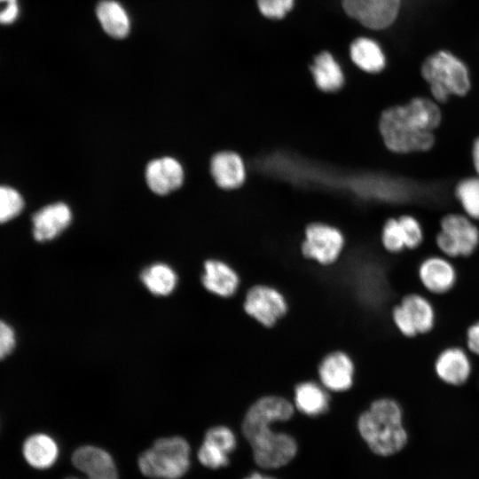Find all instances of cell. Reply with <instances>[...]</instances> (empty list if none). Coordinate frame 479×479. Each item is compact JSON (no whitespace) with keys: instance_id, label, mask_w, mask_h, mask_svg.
Wrapping results in <instances>:
<instances>
[{"instance_id":"cell-1","label":"cell","mask_w":479,"mask_h":479,"mask_svg":"<svg viewBox=\"0 0 479 479\" xmlns=\"http://www.w3.org/2000/svg\"><path fill=\"white\" fill-rule=\"evenodd\" d=\"M294 405L279 395H265L247 408L241 430L251 445L255 463L264 468H278L290 462L297 453L296 440L289 434L271 428L277 422L289 420Z\"/></svg>"},{"instance_id":"cell-2","label":"cell","mask_w":479,"mask_h":479,"mask_svg":"<svg viewBox=\"0 0 479 479\" xmlns=\"http://www.w3.org/2000/svg\"><path fill=\"white\" fill-rule=\"evenodd\" d=\"M441 121L442 113L435 100L416 97L384 109L379 129L390 152L410 154L428 151L434 145V130Z\"/></svg>"},{"instance_id":"cell-3","label":"cell","mask_w":479,"mask_h":479,"mask_svg":"<svg viewBox=\"0 0 479 479\" xmlns=\"http://www.w3.org/2000/svg\"><path fill=\"white\" fill-rule=\"evenodd\" d=\"M362 439L370 450L381 456L401 451L408 441L400 403L391 397L374 399L362 412L357 423Z\"/></svg>"},{"instance_id":"cell-4","label":"cell","mask_w":479,"mask_h":479,"mask_svg":"<svg viewBox=\"0 0 479 479\" xmlns=\"http://www.w3.org/2000/svg\"><path fill=\"white\" fill-rule=\"evenodd\" d=\"M421 75L434 100L439 103L446 102L451 95L465 96L471 86L465 64L446 51L429 56L422 64Z\"/></svg>"},{"instance_id":"cell-5","label":"cell","mask_w":479,"mask_h":479,"mask_svg":"<svg viewBox=\"0 0 479 479\" xmlns=\"http://www.w3.org/2000/svg\"><path fill=\"white\" fill-rule=\"evenodd\" d=\"M191 449L181 436L162 437L138 458L141 473L154 479H179L191 463Z\"/></svg>"},{"instance_id":"cell-6","label":"cell","mask_w":479,"mask_h":479,"mask_svg":"<svg viewBox=\"0 0 479 479\" xmlns=\"http://www.w3.org/2000/svg\"><path fill=\"white\" fill-rule=\"evenodd\" d=\"M391 320L397 332L405 339L430 334L436 324V310L430 297L421 292L403 294L394 304Z\"/></svg>"},{"instance_id":"cell-7","label":"cell","mask_w":479,"mask_h":479,"mask_svg":"<svg viewBox=\"0 0 479 479\" xmlns=\"http://www.w3.org/2000/svg\"><path fill=\"white\" fill-rule=\"evenodd\" d=\"M436 245L448 258H467L479 247V229L466 215L448 214L440 223Z\"/></svg>"},{"instance_id":"cell-8","label":"cell","mask_w":479,"mask_h":479,"mask_svg":"<svg viewBox=\"0 0 479 479\" xmlns=\"http://www.w3.org/2000/svg\"><path fill=\"white\" fill-rule=\"evenodd\" d=\"M344 247L345 238L339 229L322 223H312L305 229L301 253L304 259L321 267H328L336 263Z\"/></svg>"},{"instance_id":"cell-9","label":"cell","mask_w":479,"mask_h":479,"mask_svg":"<svg viewBox=\"0 0 479 479\" xmlns=\"http://www.w3.org/2000/svg\"><path fill=\"white\" fill-rule=\"evenodd\" d=\"M243 310L257 323L271 328L286 316L288 304L285 296L275 287L256 284L247 289Z\"/></svg>"},{"instance_id":"cell-10","label":"cell","mask_w":479,"mask_h":479,"mask_svg":"<svg viewBox=\"0 0 479 479\" xmlns=\"http://www.w3.org/2000/svg\"><path fill=\"white\" fill-rule=\"evenodd\" d=\"M417 278L425 294L442 296L454 289L459 272L448 257L432 255L419 263Z\"/></svg>"},{"instance_id":"cell-11","label":"cell","mask_w":479,"mask_h":479,"mask_svg":"<svg viewBox=\"0 0 479 479\" xmlns=\"http://www.w3.org/2000/svg\"><path fill=\"white\" fill-rule=\"evenodd\" d=\"M433 369L442 383L450 387H461L467 383L472 376V357L463 346H447L437 353Z\"/></svg>"},{"instance_id":"cell-12","label":"cell","mask_w":479,"mask_h":479,"mask_svg":"<svg viewBox=\"0 0 479 479\" xmlns=\"http://www.w3.org/2000/svg\"><path fill=\"white\" fill-rule=\"evenodd\" d=\"M401 0H342L345 12L364 26L382 29L396 20Z\"/></svg>"},{"instance_id":"cell-13","label":"cell","mask_w":479,"mask_h":479,"mask_svg":"<svg viewBox=\"0 0 479 479\" xmlns=\"http://www.w3.org/2000/svg\"><path fill=\"white\" fill-rule=\"evenodd\" d=\"M318 375L319 382L328 391L344 392L354 383L355 365L348 353L334 350L320 360Z\"/></svg>"},{"instance_id":"cell-14","label":"cell","mask_w":479,"mask_h":479,"mask_svg":"<svg viewBox=\"0 0 479 479\" xmlns=\"http://www.w3.org/2000/svg\"><path fill=\"white\" fill-rule=\"evenodd\" d=\"M209 173L221 190L231 191L243 185L247 178L244 159L236 152L222 150L215 153L209 161Z\"/></svg>"},{"instance_id":"cell-15","label":"cell","mask_w":479,"mask_h":479,"mask_svg":"<svg viewBox=\"0 0 479 479\" xmlns=\"http://www.w3.org/2000/svg\"><path fill=\"white\" fill-rule=\"evenodd\" d=\"M185 173L181 163L173 157L164 156L151 161L145 169V180L152 192L168 194L179 188Z\"/></svg>"},{"instance_id":"cell-16","label":"cell","mask_w":479,"mask_h":479,"mask_svg":"<svg viewBox=\"0 0 479 479\" xmlns=\"http://www.w3.org/2000/svg\"><path fill=\"white\" fill-rule=\"evenodd\" d=\"M201 284L208 292L221 298H230L237 293L240 279L231 264L211 258L204 262Z\"/></svg>"},{"instance_id":"cell-17","label":"cell","mask_w":479,"mask_h":479,"mask_svg":"<svg viewBox=\"0 0 479 479\" xmlns=\"http://www.w3.org/2000/svg\"><path fill=\"white\" fill-rule=\"evenodd\" d=\"M72 463L87 477L118 479L114 459L102 448L93 445H82L74 452Z\"/></svg>"},{"instance_id":"cell-18","label":"cell","mask_w":479,"mask_h":479,"mask_svg":"<svg viewBox=\"0 0 479 479\" xmlns=\"http://www.w3.org/2000/svg\"><path fill=\"white\" fill-rule=\"evenodd\" d=\"M72 220L70 208L63 202L43 207L32 217L33 234L37 241H49L63 232Z\"/></svg>"},{"instance_id":"cell-19","label":"cell","mask_w":479,"mask_h":479,"mask_svg":"<svg viewBox=\"0 0 479 479\" xmlns=\"http://www.w3.org/2000/svg\"><path fill=\"white\" fill-rule=\"evenodd\" d=\"M329 391L315 381H302L294 389V408L309 417H318L327 412L330 408Z\"/></svg>"},{"instance_id":"cell-20","label":"cell","mask_w":479,"mask_h":479,"mask_svg":"<svg viewBox=\"0 0 479 479\" xmlns=\"http://www.w3.org/2000/svg\"><path fill=\"white\" fill-rule=\"evenodd\" d=\"M310 70L315 86L322 92L334 93L345 85V74L338 61L328 51L318 54Z\"/></svg>"},{"instance_id":"cell-21","label":"cell","mask_w":479,"mask_h":479,"mask_svg":"<svg viewBox=\"0 0 479 479\" xmlns=\"http://www.w3.org/2000/svg\"><path fill=\"white\" fill-rule=\"evenodd\" d=\"M26 461L37 469H46L53 466L59 457L57 442L49 435L36 433L27 437L22 447Z\"/></svg>"},{"instance_id":"cell-22","label":"cell","mask_w":479,"mask_h":479,"mask_svg":"<svg viewBox=\"0 0 479 479\" xmlns=\"http://www.w3.org/2000/svg\"><path fill=\"white\" fill-rule=\"evenodd\" d=\"M139 279L145 289L158 297L169 296L178 284L176 271L168 263L161 262L153 263L144 268Z\"/></svg>"},{"instance_id":"cell-23","label":"cell","mask_w":479,"mask_h":479,"mask_svg":"<svg viewBox=\"0 0 479 479\" xmlns=\"http://www.w3.org/2000/svg\"><path fill=\"white\" fill-rule=\"evenodd\" d=\"M97 17L110 36L122 39L130 30V20L123 6L114 0H102L96 8Z\"/></svg>"},{"instance_id":"cell-24","label":"cell","mask_w":479,"mask_h":479,"mask_svg":"<svg viewBox=\"0 0 479 479\" xmlns=\"http://www.w3.org/2000/svg\"><path fill=\"white\" fill-rule=\"evenodd\" d=\"M349 51L353 63L365 73L378 74L386 66V58L381 46L370 38L356 39L351 43Z\"/></svg>"},{"instance_id":"cell-25","label":"cell","mask_w":479,"mask_h":479,"mask_svg":"<svg viewBox=\"0 0 479 479\" xmlns=\"http://www.w3.org/2000/svg\"><path fill=\"white\" fill-rule=\"evenodd\" d=\"M455 195L466 216L479 220V176L459 181L455 188Z\"/></svg>"},{"instance_id":"cell-26","label":"cell","mask_w":479,"mask_h":479,"mask_svg":"<svg viewBox=\"0 0 479 479\" xmlns=\"http://www.w3.org/2000/svg\"><path fill=\"white\" fill-rule=\"evenodd\" d=\"M381 244L390 255H398L406 249L397 217H389L384 223L381 232Z\"/></svg>"},{"instance_id":"cell-27","label":"cell","mask_w":479,"mask_h":479,"mask_svg":"<svg viewBox=\"0 0 479 479\" xmlns=\"http://www.w3.org/2000/svg\"><path fill=\"white\" fill-rule=\"evenodd\" d=\"M24 208V200L15 189L0 186V224L16 217Z\"/></svg>"},{"instance_id":"cell-28","label":"cell","mask_w":479,"mask_h":479,"mask_svg":"<svg viewBox=\"0 0 479 479\" xmlns=\"http://www.w3.org/2000/svg\"><path fill=\"white\" fill-rule=\"evenodd\" d=\"M397 218L402 229L405 248L408 250L418 248L424 239L420 223L409 214H402Z\"/></svg>"},{"instance_id":"cell-29","label":"cell","mask_w":479,"mask_h":479,"mask_svg":"<svg viewBox=\"0 0 479 479\" xmlns=\"http://www.w3.org/2000/svg\"><path fill=\"white\" fill-rule=\"evenodd\" d=\"M229 455L221 448L206 441H203L198 451L199 461L212 469L226 467L230 462Z\"/></svg>"},{"instance_id":"cell-30","label":"cell","mask_w":479,"mask_h":479,"mask_svg":"<svg viewBox=\"0 0 479 479\" xmlns=\"http://www.w3.org/2000/svg\"><path fill=\"white\" fill-rule=\"evenodd\" d=\"M204 441L221 448L228 454H231L237 446L233 431L222 425L210 428L205 434Z\"/></svg>"},{"instance_id":"cell-31","label":"cell","mask_w":479,"mask_h":479,"mask_svg":"<svg viewBox=\"0 0 479 479\" xmlns=\"http://www.w3.org/2000/svg\"><path fill=\"white\" fill-rule=\"evenodd\" d=\"M261 13L273 20L282 19L293 8L294 0H256Z\"/></svg>"},{"instance_id":"cell-32","label":"cell","mask_w":479,"mask_h":479,"mask_svg":"<svg viewBox=\"0 0 479 479\" xmlns=\"http://www.w3.org/2000/svg\"><path fill=\"white\" fill-rule=\"evenodd\" d=\"M15 342V333L12 327L0 320V360L12 351Z\"/></svg>"},{"instance_id":"cell-33","label":"cell","mask_w":479,"mask_h":479,"mask_svg":"<svg viewBox=\"0 0 479 479\" xmlns=\"http://www.w3.org/2000/svg\"><path fill=\"white\" fill-rule=\"evenodd\" d=\"M465 348L473 357H479V319L471 323L465 332Z\"/></svg>"},{"instance_id":"cell-34","label":"cell","mask_w":479,"mask_h":479,"mask_svg":"<svg viewBox=\"0 0 479 479\" xmlns=\"http://www.w3.org/2000/svg\"><path fill=\"white\" fill-rule=\"evenodd\" d=\"M20 12L18 0H0V24L14 22Z\"/></svg>"},{"instance_id":"cell-35","label":"cell","mask_w":479,"mask_h":479,"mask_svg":"<svg viewBox=\"0 0 479 479\" xmlns=\"http://www.w3.org/2000/svg\"><path fill=\"white\" fill-rule=\"evenodd\" d=\"M472 161L475 171L479 176V137H477L472 146Z\"/></svg>"},{"instance_id":"cell-36","label":"cell","mask_w":479,"mask_h":479,"mask_svg":"<svg viewBox=\"0 0 479 479\" xmlns=\"http://www.w3.org/2000/svg\"><path fill=\"white\" fill-rule=\"evenodd\" d=\"M244 479H276V478L255 472L249 475L248 476L245 477Z\"/></svg>"},{"instance_id":"cell-37","label":"cell","mask_w":479,"mask_h":479,"mask_svg":"<svg viewBox=\"0 0 479 479\" xmlns=\"http://www.w3.org/2000/svg\"><path fill=\"white\" fill-rule=\"evenodd\" d=\"M66 479H81L79 477H75V476H68L67 477ZM86 479V478H85Z\"/></svg>"}]
</instances>
